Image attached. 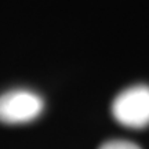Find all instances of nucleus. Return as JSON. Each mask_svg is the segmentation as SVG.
Wrapping results in <instances>:
<instances>
[{
	"instance_id": "1",
	"label": "nucleus",
	"mask_w": 149,
	"mask_h": 149,
	"mask_svg": "<svg viewBox=\"0 0 149 149\" xmlns=\"http://www.w3.org/2000/svg\"><path fill=\"white\" fill-rule=\"evenodd\" d=\"M112 115L126 127L149 126V86H133L122 91L112 104Z\"/></svg>"
},
{
	"instance_id": "2",
	"label": "nucleus",
	"mask_w": 149,
	"mask_h": 149,
	"mask_svg": "<svg viewBox=\"0 0 149 149\" xmlns=\"http://www.w3.org/2000/svg\"><path fill=\"white\" fill-rule=\"evenodd\" d=\"M43 111V100L28 90H13L0 95V122L6 124L28 123Z\"/></svg>"
},
{
	"instance_id": "3",
	"label": "nucleus",
	"mask_w": 149,
	"mask_h": 149,
	"mask_svg": "<svg viewBox=\"0 0 149 149\" xmlns=\"http://www.w3.org/2000/svg\"><path fill=\"white\" fill-rule=\"evenodd\" d=\"M100 149H141V148H139L138 145L130 142V141L115 139V141H108V142H105Z\"/></svg>"
}]
</instances>
